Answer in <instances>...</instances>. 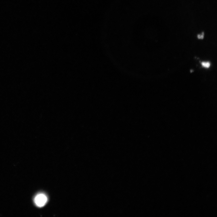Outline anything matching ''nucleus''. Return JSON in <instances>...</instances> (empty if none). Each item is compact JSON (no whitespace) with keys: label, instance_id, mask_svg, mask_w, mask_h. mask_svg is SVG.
Wrapping results in <instances>:
<instances>
[{"label":"nucleus","instance_id":"obj_2","mask_svg":"<svg viewBox=\"0 0 217 217\" xmlns=\"http://www.w3.org/2000/svg\"><path fill=\"white\" fill-rule=\"evenodd\" d=\"M202 65L204 67L209 68L210 66V64L209 62H203L202 63Z\"/></svg>","mask_w":217,"mask_h":217},{"label":"nucleus","instance_id":"obj_3","mask_svg":"<svg viewBox=\"0 0 217 217\" xmlns=\"http://www.w3.org/2000/svg\"><path fill=\"white\" fill-rule=\"evenodd\" d=\"M204 37V33H202L201 35H199L198 36V37L199 39H203Z\"/></svg>","mask_w":217,"mask_h":217},{"label":"nucleus","instance_id":"obj_1","mask_svg":"<svg viewBox=\"0 0 217 217\" xmlns=\"http://www.w3.org/2000/svg\"><path fill=\"white\" fill-rule=\"evenodd\" d=\"M48 201L47 196L45 194L40 193L37 194L35 198L34 201L35 205L38 207H43Z\"/></svg>","mask_w":217,"mask_h":217}]
</instances>
